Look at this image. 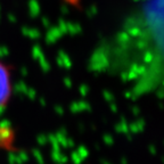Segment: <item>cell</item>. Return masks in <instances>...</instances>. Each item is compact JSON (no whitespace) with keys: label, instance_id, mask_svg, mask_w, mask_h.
Here are the masks:
<instances>
[{"label":"cell","instance_id":"obj_1","mask_svg":"<svg viewBox=\"0 0 164 164\" xmlns=\"http://www.w3.org/2000/svg\"><path fill=\"white\" fill-rule=\"evenodd\" d=\"M10 93V75L8 68L0 63V106L7 101Z\"/></svg>","mask_w":164,"mask_h":164}]
</instances>
